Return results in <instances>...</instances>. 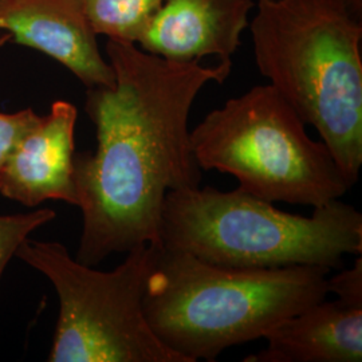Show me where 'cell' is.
Masks as SVG:
<instances>
[{
	"instance_id": "6da1fadb",
	"label": "cell",
	"mask_w": 362,
	"mask_h": 362,
	"mask_svg": "<svg viewBox=\"0 0 362 362\" xmlns=\"http://www.w3.org/2000/svg\"><path fill=\"white\" fill-rule=\"evenodd\" d=\"M106 54L116 82L88 89L85 103L97 146L74 153L83 218L76 259L91 267L137 247H161L167 194L202 181L188 129L192 105L233 69L220 61L172 62L119 40H107Z\"/></svg>"
},
{
	"instance_id": "7a4b0ae2",
	"label": "cell",
	"mask_w": 362,
	"mask_h": 362,
	"mask_svg": "<svg viewBox=\"0 0 362 362\" xmlns=\"http://www.w3.org/2000/svg\"><path fill=\"white\" fill-rule=\"evenodd\" d=\"M330 270L317 266L230 269L158 247L144 293L156 337L184 362L215 361L228 348L326 299Z\"/></svg>"
},
{
	"instance_id": "3957f363",
	"label": "cell",
	"mask_w": 362,
	"mask_h": 362,
	"mask_svg": "<svg viewBox=\"0 0 362 362\" xmlns=\"http://www.w3.org/2000/svg\"><path fill=\"white\" fill-rule=\"evenodd\" d=\"M260 74L314 127L351 185L362 168V21L341 0H258Z\"/></svg>"
},
{
	"instance_id": "277c9868",
	"label": "cell",
	"mask_w": 362,
	"mask_h": 362,
	"mask_svg": "<svg viewBox=\"0 0 362 362\" xmlns=\"http://www.w3.org/2000/svg\"><path fill=\"white\" fill-rule=\"evenodd\" d=\"M161 246L230 269L317 266L339 269L362 254V215L333 200L310 216L288 214L242 188L170 191L163 204Z\"/></svg>"
},
{
	"instance_id": "5b68a950",
	"label": "cell",
	"mask_w": 362,
	"mask_h": 362,
	"mask_svg": "<svg viewBox=\"0 0 362 362\" xmlns=\"http://www.w3.org/2000/svg\"><path fill=\"white\" fill-rule=\"evenodd\" d=\"M202 170H219L270 203L322 207L353 187L324 141L272 85L255 86L212 110L191 132Z\"/></svg>"
},
{
	"instance_id": "8992f818",
	"label": "cell",
	"mask_w": 362,
	"mask_h": 362,
	"mask_svg": "<svg viewBox=\"0 0 362 362\" xmlns=\"http://www.w3.org/2000/svg\"><path fill=\"white\" fill-rule=\"evenodd\" d=\"M158 247L140 246L112 272L71 258L58 242L26 239L15 252L59 298L49 362H184L152 332L144 293Z\"/></svg>"
},
{
	"instance_id": "52a82bcc",
	"label": "cell",
	"mask_w": 362,
	"mask_h": 362,
	"mask_svg": "<svg viewBox=\"0 0 362 362\" xmlns=\"http://www.w3.org/2000/svg\"><path fill=\"white\" fill-rule=\"evenodd\" d=\"M0 31L58 61L88 89L116 82L81 0H0Z\"/></svg>"
},
{
	"instance_id": "ba28073f",
	"label": "cell",
	"mask_w": 362,
	"mask_h": 362,
	"mask_svg": "<svg viewBox=\"0 0 362 362\" xmlns=\"http://www.w3.org/2000/svg\"><path fill=\"white\" fill-rule=\"evenodd\" d=\"M77 107L55 101L47 116L15 144L0 170V194L37 207L46 200L77 206L74 184V130Z\"/></svg>"
},
{
	"instance_id": "9c48e42d",
	"label": "cell",
	"mask_w": 362,
	"mask_h": 362,
	"mask_svg": "<svg viewBox=\"0 0 362 362\" xmlns=\"http://www.w3.org/2000/svg\"><path fill=\"white\" fill-rule=\"evenodd\" d=\"M254 8L252 0H164L137 46L172 62H233Z\"/></svg>"
},
{
	"instance_id": "30bf717a",
	"label": "cell",
	"mask_w": 362,
	"mask_h": 362,
	"mask_svg": "<svg viewBox=\"0 0 362 362\" xmlns=\"http://www.w3.org/2000/svg\"><path fill=\"white\" fill-rule=\"evenodd\" d=\"M245 362H361L362 308L320 300L270 329Z\"/></svg>"
},
{
	"instance_id": "8fae6325",
	"label": "cell",
	"mask_w": 362,
	"mask_h": 362,
	"mask_svg": "<svg viewBox=\"0 0 362 362\" xmlns=\"http://www.w3.org/2000/svg\"><path fill=\"white\" fill-rule=\"evenodd\" d=\"M97 35L137 45L164 0H81Z\"/></svg>"
},
{
	"instance_id": "7c38bea8",
	"label": "cell",
	"mask_w": 362,
	"mask_h": 362,
	"mask_svg": "<svg viewBox=\"0 0 362 362\" xmlns=\"http://www.w3.org/2000/svg\"><path fill=\"white\" fill-rule=\"evenodd\" d=\"M55 216L57 214L49 208L19 215H0V278L16 250L28 239L30 233L55 219Z\"/></svg>"
},
{
	"instance_id": "4fadbf2b",
	"label": "cell",
	"mask_w": 362,
	"mask_h": 362,
	"mask_svg": "<svg viewBox=\"0 0 362 362\" xmlns=\"http://www.w3.org/2000/svg\"><path fill=\"white\" fill-rule=\"evenodd\" d=\"M33 109H25L16 113H0V170L15 144L34 127L39 119Z\"/></svg>"
},
{
	"instance_id": "5bb4252c",
	"label": "cell",
	"mask_w": 362,
	"mask_h": 362,
	"mask_svg": "<svg viewBox=\"0 0 362 362\" xmlns=\"http://www.w3.org/2000/svg\"><path fill=\"white\" fill-rule=\"evenodd\" d=\"M327 291L334 293L338 299L362 308V259L357 255L354 264L336 276L327 278Z\"/></svg>"
},
{
	"instance_id": "9a60e30c",
	"label": "cell",
	"mask_w": 362,
	"mask_h": 362,
	"mask_svg": "<svg viewBox=\"0 0 362 362\" xmlns=\"http://www.w3.org/2000/svg\"><path fill=\"white\" fill-rule=\"evenodd\" d=\"M357 19L362 21V0H341Z\"/></svg>"
},
{
	"instance_id": "2e32d148",
	"label": "cell",
	"mask_w": 362,
	"mask_h": 362,
	"mask_svg": "<svg viewBox=\"0 0 362 362\" xmlns=\"http://www.w3.org/2000/svg\"><path fill=\"white\" fill-rule=\"evenodd\" d=\"M8 40H11V35H10V34H7V33L0 34V47H1V46H4Z\"/></svg>"
}]
</instances>
